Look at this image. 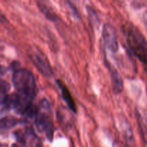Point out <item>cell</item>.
<instances>
[{
	"label": "cell",
	"instance_id": "cell-11",
	"mask_svg": "<svg viewBox=\"0 0 147 147\" xmlns=\"http://www.w3.org/2000/svg\"><path fill=\"white\" fill-rule=\"evenodd\" d=\"M9 83H7L4 80H1L0 83V94H1V99L5 97L7 95H8V92L10 90Z\"/></svg>",
	"mask_w": 147,
	"mask_h": 147
},
{
	"label": "cell",
	"instance_id": "cell-13",
	"mask_svg": "<svg viewBox=\"0 0 147 147\" xmlns=\"http://www.w3.org/2000/svg\"><path fill=\"white\" fill-rule=\"evenodd\" d=\"M11 147H20V146H19V145L16 144H14L11 145Z\"/></svg>",
	"mask_w": 147,
	"mask_h": 147
},
{
	"label": "cell",
	"instance_id": "cell-4",
	"mask_svg": "<svg viewBox=\"0 0 147 147\" xmlns=\"http://www.w3.org/2000/svg\"><path fill=\"white\" fill-rule=\"evenodd\" d=\"M34 123L37 130L44 133L49 142H52L54 134L53 123L50 116L45 113H40L34 119Z\"/></svg>",
	"mask_w": 147,
	"mask_h": 147
},
{
	"label": "cell",
	"instance_id": "cell-7",
	"mask_svg": "<svg viewBox=\"0 0 147 147\" xmlns=\"http://www.w3.org/2000/svg\"><path fill=\"white\" fill-rule=\"evenodd\" d=\"M109 70L111 73V83L113 90L115 93L119 94L122 92L123 89V82L121 76L119 74V72L111 65L110 63H107Z\"/></svg>",
	"mask_w": 147,
	"mask_h": 147
},
{
	"label": "cell",
	"instance_id": "cell-2",
	"mask_svg": "<svg viewBox=\"0 0 147 147\" xmlns=\"http://www.w3.org/2000/svg\"><path fill=\"white\" fill-rule=\"evenodd\" d=\"M128 46L135 56L143 64L147 73V40L140 30L132 23L122 25Z\"/></svg>",
	"mask_w": 147,
	"mask_h": 147
},
{
	"label": "cell",
	"instance_id": "cell-1",
	"mask_svg": "<svg viewBox=\"0 0 147 147\" xmlns=\"http://www.w3.org/2000/svg\"><path fill=\"white\" fill-rule=\"evenodd\" d=\"M11 81L17 90L20 100V106L27 109L32 104V100L36 94V84L34 75L26 68L17 69L13 73Z\"/></svg>",
	"mask_w": 147,
	"mask_h": 147
},
{
	"label": "cell",
	"instance_id": "cell-3",
	"mask_svg": "<svg viewBox=\"0 0 147 147\" xmlns=\"http://www.w3.org/2000/svg\"><path fill=\"white\" fill-rule=\"evenodd\" d=\"M27 53L32 63L42 75L47 78L53 76V73L51 66L47 57L42 52L36 48H30Z\"/></svg>",
	"mask_w": 147,
	"mask_h": 147
},
{
	"label": "cell",
	"instance_id": "cell-12",
	"mask_svg": "<svg viewBox=\"0 0 147 147\" xmlns=\"http://www.w3.org/2000/svg\"><path fill=\"white\" fill-rule=\"evenodd\" d=\"M39 107H40V109L49 111L50 109V105L46 99H42L40 101V103H39Z\"/></svg>",
	"mask_w": 147,
	"mask_h": 147
},
{
	"label": "cell",
	"instance_id": "cell-9",
	"mask_svg": "<svg viewBox=\"0 0 147 147\" xmlns=\"http://www.w3.org/2000/svg\"><path fill=\"white\" fill-rule=\"evenodd\" d=\"M24 123H25V121L16 119L12 116H4L1 118L0 121V126H1V130H7V129H11V127H14L16 125Z\"/></svg>",
	"mask_w": 147,
	"mask_h": 147
},
{
	"label": "cell",
	"instance_id": "cell-8",
	"mask_svg": "<svg viewBox=\"0 0 147 147\" xmlns=\"http://www.w3.org/2000/svg\"><path fill=\"white\" fill-rule=\"evenodd\" d=\"M37 7L39 8L40 11L45 16L47 19L50 21H57V16L56 13L53 10V8L50 5L44 1H37Z\"/></svg>",
	"mask_w": 147,
	"mask_h": 147
},
{
	"label": "cell",
	"instance_id": "cell-5",
	"mask_svg": "<svg viewBox=\"0 0 147 147\" xmlns=\"http://www.w3.org/2000/svg\"><path fill=\"white\" fill-rule=\"evenodd\" d=\"M102 37L103 39L104 45L108 50L113 53H116L119 50L117 33L116 29L111 24H104L102 30Z\"/></svg>",
	"mask_w": 147,
	"mask_h": 147
},
{
	"label": "cell",
	"instance_id": "cell-6",
	"mask_svg": "<svg viewBox=\"0 0 147 147\" xmlns=\"http://www.w3.org/2000/svg\"><path fill=\"white\" fill-rule=\"evenodd\" d=\"M56 83H57V86H59V88L60 89L63 100L65 102V103L67 104V106H68L69 109H70L73 113H76V112H77V107H76V102H75L74 99H73V96H72L69 89L67 88V86H65V84L61 80H60V79L56 80Z\"/></svg>",
	"mask_w": 147,
	"mask_h": 147
},
{
	"label": "cell",
	"instance_id": "cell-10",
	"mask_svg": "<svg viewBox=\"0 0 147 147\" xmlns=\"http://www.w3.org/2000/svg\"><path fill=\"white\" fill-rule=\"evenodd\" d=\"M136 118L141 136L145 143H147V119L144 117L137 110L136 111Z\"/></svg>",
	"mask_w": 147,
	"mask_h": 147
},
{
	"label": "cell",
	"instance_id": "cell-14",
	"mask_svg": "<svg viewBox=\"0 0 147 147\" xmlns=\"http://www.w3.org/2000/svg\"><path fill=\"white\" fill-rule=\"evenodd\" d=\"M0 147H7V145L3 144H1V146H0Z\"/></svg>",
	"mask_w": 147,
	"mask_h": 147
}]
</instances>
